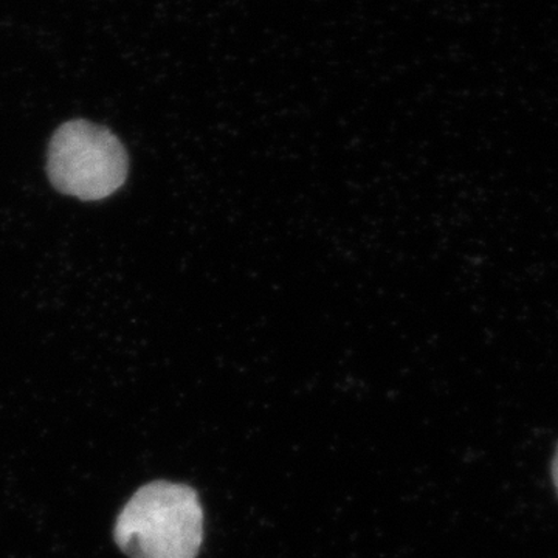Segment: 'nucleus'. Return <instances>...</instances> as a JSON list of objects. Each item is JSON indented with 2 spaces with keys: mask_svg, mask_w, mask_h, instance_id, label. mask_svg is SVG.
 I'll return each mask as SVG.
<instances>
[{
  "mask_svg": "<svg viewBox=\"0 0 558 558\" xmlns=\"http://www.w3.org/2000/svg\"><path fill=\"white\" fill-rule=\"evenodd\" d=\"M553 480H554V484H556V488L558 492V447H557V451H556V457H554V461H553Z\"/></svg>",
  "mask_w": 558,
  "mask_h": 558,
  "instance_id": "3",
  "label": "nucleus"
},
{
  "mask_svg": "<svg viewBox=\"0 0 558 558\" xmlns=\"http://www.w3.org/2000/svg\"><path fill=\"white\" fill-rule=\"evenodd\" d=\"M113 538L131 558H196L204 538L196 490L168 481L140 487L121 510Z\"/></svg>",
  "mask_w": 558,
  "mask_h": 558,
  "instance_id": "1",
  "label": "nucleus"
},
{
  "mask_svg": "<svg viewBox=\"0 0 558 558\" xmlns=\"http://www.w3.org/2000/svg\"><path fill=\"white\" fill-rule=\"evenodd\" d=\"M128 154L119 138L100 124L69 121L54 132L47 172L54 189L81 201H100L126 182Z\"/></svg>",
  "mask_w": 558,
  "mask_h": 558,
  "instance_id": "2",
  "label": "nucleus"
}]
</instances>
